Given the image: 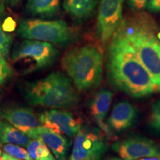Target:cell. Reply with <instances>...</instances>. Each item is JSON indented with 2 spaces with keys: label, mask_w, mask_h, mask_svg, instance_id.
<instances>
[{
  "label": "cell",
  "mask_w": 160,
  "mask_h": 160,
  "mask_svg": "<svg viewBox=\"0 0 160 160\" xmlns=\"http://www.w3.org/2000/svg\"><path fill=\"white\" fill-rule=\"evenodd\" d=\"M106 67L112 85L132 97H148L157 91L151 74L119 28L110 41Z\"/></svg>",
  "instance_id": "1"
},
{
  "label": "cell",
  "mask_w": 160,
  "mask_h": 160,
  "mask_svg": "<svg viewBox=\"0 0 160 160\" xmlns=\"http://www.w3.org/2000/svg\"><path fill=\"white\" fill-rule=\"evenodd\" d=\"M119 28L133 48L160 92V32L145 13L122 20Z\"/></svg>",
  "instance_id": "2"
},
{
  "label": "cell",
  "mask_w": 160,
  "mask_h": 160,
  "mask_svg": "<svg viewBox=\"0 0 160 160\" xmlns=\"http://www.w3.org/2000/svg\"><path fill=\"white\" fill-rule=\"evenodd\" d=\"M24 97L31 105L49 108H72L79 102V96L69 78L57 71L27 84Z\"/></svg>",
  "instance_id": "3"
},
{
  "label": "cell",
  "mask_w": 160,
  "mask_h": 160,
  "mask_svg": "<svg viewBox=\"0 0 160 160\" xmlns=\"http://www.w3.org/2000/svg\"><path fill=\"white\" fill-rule=\"evenodd\" d=\"M62 67L80 91L99 87L103 78V55L97 46L88 44L65 53Z\"/></svg>",
  "instance_id": "4"
},
{
  "label": "cell",
  "mask_w": 160,
  "mask_h": 160,
  "mask_svg": "<svg viewBox=\"0 0 160 160\" xmlns=\"http://www.w3.org/2000/svg\"><path fill=\"white\" fill-rule=\"evenodd\" d=\"M57 56L58 51L52 44L25 39L15 45L11 59L18 71L26 74L48 68L54 63Z\"/></svg>",
  "instance_id": "5"
},
{
  "label": "cell",
  "mask_w": 160,
  "mask_h": 160,
  "mask_svg": "<svg viewBox=\"0 0 160 160\" xmlns=\"http://www.w3.org/2000/svg\"><path fill=\"white\" fill-rule=\"evenodd\" d=\"M17 33L22 39L56 45H65L72 38L71 29L64 20L22 19L18 25Z\"/></svg>",
  "instance_id": "6"
},
{
  "label": "cell",
  "mask_w": 160,
  "mask_h": 160,
  "mask_svg": "<svg viewBox=\"0 0 160 160\" xmlns=\"http://www.w3.org/2000/svg\"><path fill=\"white\" fill-rule=\"evenodd\" d=\"M108 147L97 129L81 128L73 144L68 160H100Z\"/></svg>",
  "instance_id": "7"
},
{
  "label": "cell",
  "mask_w": 160,
  "mask_h": 160,
  "mask_svg": "<svg viewBox=\"0 0 160 160\" xmlns=\"http://www.w3.org/2000/svg\"><path fill=\"white\" fill-rule=\"evenodd\" d=\"M125 0H100L97 32L102 44L105 45L122 21Z\"/></svg>",
  "instance_id": "8"
},
{
  "label": "cell",
  "mask_w": 160,
  "mask_h": 160,
  "mask_svg": "<svg viewBox=\"0 0 160 160\" xmlns=\"http://www.w3.org/2000/svg\"><path fill=\"white\" fill-rule=\"evenodd\" d=\"M112 149L125 160H138L160 156V146L153 140L140 136L115 142Z\"/></svg>",
  "instance_id": "9"
},
{
  "label": "cell",
  "mask_w": 160,
  "mask_h": 160,
  "mask_svg": "<svg viewBox=\"0 0 160 160\" xmlns=\"http://www.w3.org/2000/svg\"><path fill=\"white\" fill-rule=\"evenodd\" d=\"M39 119L44 127L69 137H75L82 128L79 120L65 110L44 111L39 115Z\"/></svg>",
  "instance_id": "10"
},
{
  "label": "cell",
  "mask_w": 160,
  "mask_h": 160,
  "mask_svg": "<svg viewBox=\"0 0 160 160\" xmlns=\"http://www.w3.org/2000/svg\"><path fill=\"white\" fill-rule=\"evenodd\" d=\"M0 116L31 139L40 138L42 126L33 111L26 107H12L4 109Z\"/></svg>",
  "instance_id": "11"
},
{
  "label": "cell",
  "mask_w": 160,
  "mask_h": 160,
  "mask_svg": "<svg viewBox=\"0 0 160 160\" xmlns=\"http://www.w3.org/2000/svg\"><path fill=\"white\" fill-rule=\"evenodd\" d=\"M137 117V112L134 106L122 100L117 102L113 106L106 124L112 132L119 133L134 125Z\"/></svg>",
  "instance_id": "12"
},
{
  "label": "cell",
  "mask_w": 160,
  "mask_h": 160,
  "mask_svg": "<svg viewBox=\"0 0 160 160\" xmlns=\"http://www.w3.org/2000/svg\"><path fill=\"white\" fill-rule=\"evenodd\" d=\"M113 94L108 89H102L95 93L90 103V113L96 123L108 137H112L113 133L104 122L106 116L111 108Z\"/></svg>",
  "instance_id": "13"
},
{
  "label": "cell",
  "mask_w": 160,
  "mask_h": 160,
  "mask_svg": "<svg viewBox=\"0 0 160 160\" xmlns=\"http://www.w3.org/2000/svg\"><path fill=\"white\" fill-rule=\"evenodd\" d=\"M39 137L47 145L57 160H65L71 146V141L64 135L42 126Z\"/></svg>",
  "instance_id": "14"
},
{
  "label": "cell",
  "mask_w": 160,
  "mask_h": 160,
  "mask_svg": "<svg viewBox=\"0 0 160 160\" xmlns=\"http://www.w3.org/2000/svg\"><path fill=\"white\" fill-rule=\"evenodd\" d=\"M98 2L99 0H64L63 7L70 17L82 22L93 15Z\"/></svg>",
  "instance_id": "15"
},
{
  "label": "cell",
  "mask_w": 160,
  "mask_h": 160,
  "mask_svg": "<svg viewBox=\"0 0 160 160\" xmlns=\"http://www.w3.org/2000/svg\"><path fill=\"white\" fill-rule=\"evenodd\" d=\"M60 2L61 0H28L25 11L31 17H53L59 11Z\"/></svg>",
  "instance_id": "16"
},
{
  "label": "cell",
  "mask_w": 160,
  "mask_h": 160,
  "mask_svg": "<svg viewBox=\"0 0 160 160\" xmlns=\"http://www.w3.org/2000/svg\"><path fill=\"white\" fill-rule=\"evenodd\" d=\"M31 138L19 131L11 124L5 121L0 122V143L13 144L27 148Z\"/></svg>",
  "instance_id": "17"
},
{
  "label": "cell",
  "mask_w": 160,
  "mask_h": 160,
  "mask_svg": "<svg viewBox=\"0 0 160 160\" xmlns=\"http://www.w3.org/2000/svg\"><path fill=\"white\" fill-rule=\"evenodd\" d=\"M27 151L33 160H57L41 138L31 140Z\"/></svg>",
  "instance_id": "18"
},
{
  "label": "cell",
  "mask_w": 160,
  "mask_h": 160,
  "mask_svg": "<svg viewBox=\"0 0 160 160\" xmlns=\"http://www.w3.org/2000/svg\"><path fill=\"white\" fill-rule=\"evenodd\" d=\"M2 148L5 153L22 160H33L23 147L13 144H5L2 145Z\"/></svg>",
  "instance_id": "19"
},
{
  "label": "cell",
  "mask_w": 160,
  "mask_h": 160,
  "mask_svg": "<svg viewBox=\"0 0 160 160\" xmlns=\"http://www.w3.org/2000/svg\"><path fill=\"white\" fill-rule=\"evenodd\" d=\"M12 44V37L6 33L0 20V56L7 57L9 55Z\"/></svg>",
  "instance_id": "20"
},
{
  "label": "cell",
  "mask_w": 160,
  "mask_h": 160,
  "mask_svg": "<svg viewBox=\"0 0 160 160\" xmlns=\"http://www.w3.org/2000/svg\"><path fill=\"white\" fill-rule=\"evenodd\" d=\"M150 125L153 129L160 133V99L152 106Z\"/></svg>",
  "instance_id": "21"
},
{
  "label": "cell",
  "mask_w": 160,
  "mask_h": 160,
  "mask_svg": "<svg viewBox=\"0 0 160 160\" xmlns=\"http://www.w3.org/2000/svg\"><path fill=\"white\" fill-rule=\"evenodd\" d=\"M12 74V70L5 58L0 56V85L5 82Z\"/></svg>",
  "instance_id": "22"
},
{
  "label": "cell",
  "mask_w": 160,
  "mask_h": 160,
  "mask_svg": "<svg viewBox=\"0 0 160 160\" xmlns=\"http://www.w3.org/2000/svg\"><path fill=\"white\" fill-rule=\"evenodd\" d=\"M149 0H128V6L133 11H139L147 8Z\"/></svg>",
  "instance_id": "23"
},
{
  "label": "cell",
  "mask_w": 160,
  "mask_h": 160,
  "mask_svg": "<svg viewBox=\"0 0 160 160\" xmlns=\"http://www.w3.org/2000/svg\"><path fill=\"white\" fill-rule=\"evenodd\" d=\"M147 8L152 13L159 12L160 11V0H149Z\"/></svg>",
  "instance_id": "24"
},
{
  "label": "cell",
  "mask_w": 160,
  "mask_h": 160,
  "mask_svg": "<svg viewBox=\"0 0 160 160\" xmlns=\"http://www.w3.org/2000/svg\"><path fill=\"white\" fill-rule=\"evenodd\" d=\"M24 0H5L6 5L11 8H15L19 5L20 3L22 2Z\"/></svg>",
  "instance_id": "25"
},
{
  "label": "cell",
  "mask_w": 160,
  "mask_h": 160,
  "mask_svg": "<svg viewBox=\"0 0 160 160\" xmlns=\"http://www.w3.org/2000/svg\"><path fill=\"white\" fill-rule=\"evenodd\" d=\"M0 160H22V159H17V158H15L13 157H12V156L8 154L7 153H3L2 154L1 157H0Z\"/></svg>",
  "instance_id": "26"
},
{
  "label": "cell",
  "mask_w": 160,
  "mask_h": 160,
  "mask_svg": "<svg viewBox=\"0 0 160 160\" xmlns=\"http://www.w3.org/2000/svg\"><path fill=\"white\" fill-rule=\"evenodd\" d=\"M103 160H125L122 158H119V157H108L106 158V159H103Z\"/></svg>",
  "instance_id": "27"
},
{
  "label": "cell",
  "mask_w": 160,
  "mask_h": 160,
  "mask_svg": "<svg viewBox=\"0 0 160 160\" xmlns=\"http://www.w3.org/2000/svg\"><path fill=\"white\" fill-rule=\"evenodd\" d=\"M2 154V151H1V149H0V157H1Z\"/></svg>",
  "instance_id": "28"
},
{
  "label": "cell",
  "mask_w": 160,
  "mask_h": 160,
  "mask_svg": "<svg viewBox=\"0 0 160 160\" xmlns=\"http://www.w3.org/2000/svg\"><path fill=\"white\" fill-rule=\"evenodd\" d=\"M0 94H1V90H0Z\"/></svg>",
  "instance_id": "29"
}]
</instances>
